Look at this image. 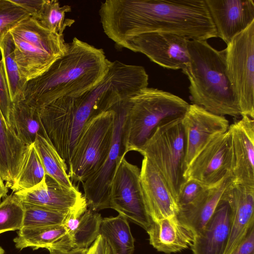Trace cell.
<instances>
[{
  "instance_id": "obj_21",
  "label": "cell",
  "mask_w": 254,
  "mask_h": 254,
  "mask_svg": "<svg viewBox=\"0 0 254 254\" xmlns=\"http://www.w3.org/2000/svg\"><path fill=\"white\" fill-rule=\"evenodd\" d=\"M232 180L231 173L217 185L206 188L193 202L179 209L177 217L191 228L195 234L198 233L212 215Z\"/></svg>"
},
{
  "instance_id": "obj_22",
  "label": "cell",
  "mask_w": 254,
  "mask_h": 254,
  "mask_svg": "<svg viewBox=\"0 0 254 254\" xmlns=\"http://www.w3.org/2000/svg\"><path fill=\"white\" fill-rule=\"evenodd\" d=\"M13 242L20 250L26 248L33 250L46 248L67 252L72 249L70 239L63 225L22 227Z\"/></svg>"
},
{
  "instance_id": "obj_26",
  "label": "cell",
  "mask_w": 254,
  "mask_h": 254,
  "mask_svg": "<svg viewBox=\"0 0 254 254\" xmlns=\"http://www.w3.org/2000/svg\"><path fill=\"white\" fill-rule=\"evenodd\" d=\"M9 32L12 36L59 57L63 56L67 49L68 43L65 42L63 35L51 32L31 16L22 19Z\"/></svg>"
},
{
  "instance_id": "obj_8",
  "label": "cell",
  "mask_w": 254,
  "mask_h": 254,
  "mask_svg": "<svg viewBox=\"0 0 254 254\" xmlns=\"http://www.w3.org/2000/svg\"><path fill=\"white\" fill-rule=\"evenodd\" d=\"M227 70L241 116L254 118V21L225 49Z\"/></svg>"
},
{
  "instance_id": "obj_6",
  "label": "cell",
  "mask_w": 254,
  "mask_h": 254,
  "mask_svg": "<svg viewBox=\"0 0 254 254\" xmlns=\"http://www.w3.org/2000/svg\"><path fill=\"white\" fill-rule=\"evenodd\" d=\"M182 119L158 127L139 152L164 178L177 202L187 181L184 176L186 140Z\"/></svg>"
},
{
  "instance_id": "obj_29",
  "label": "cell",
  "mask_w": 254,
  "mask_h": 254,
  "mask_svg": "<svg viewBox=\"0 0 254 254\" xmlns=\"http://www.w3.org/2000/svg\"><path fill=\"white\" fill-rule=\"evenodd\" d=\"M33 144L46 174L63 186L73 187L74 185L68 176L67 166L51 141L38 134Z\"/></svg>"
},
{
  "instance_id": "obj_27",
  "label": "cell",
  "mask_w": 254,
  "mask_h": 254,
  "mask_svg": "<svg viewBox=\"0 0 254 254\" xmlns=\"http://www.w3.org/2000/svg\"><path fill=\"white\" fill-rule=\"evenodd\" d=\"M10 123L18 137L25 145L34 143L38 134L47 138L38 109L23 99L12 103Z\"/></svg>"
},
{
  "instance_id": "obj_33",
  "label": "cell",
  "mask_w": 254,
  "mask_h": 254,
  "mask_svg": "<svg viewBox=\"0 0 254 254\" xmlns=\"http://www.w3.org/2000/svg\"><path fill=\"white\" fill-rule=\"evenodd\" d=\"M24 211L23 203L14 193L0 202V234L20 230L23 227Z\"/></svg>"
},
{
  "instance_id": "obj_32",
  "label": "cell",
  "mask_w": 254,
  "mask_h": 254,
  "mask_svg": "<svg viewBox=\"0 0 254 254\" xmlns=\"http://www.w3.org/2000/svg\"><path fill=\"white\" fill-rule=\"evenodd\" d=\"M71 11L68 5L60 6L57 0H45L37 20L45 28L59 35H63L65 29L70 27L75 22L74 19L65 17L66 13Z\"/></svg>"
},
{
  "instance_id": "obj_3",
  "label": "cell",
  "mask_w": 254,
  "mask_h": 254,
  "mask_svg": "<svg viewBox=\"0 0 254 254\" xmlns=\"http://www.w3.org/2000/svg\"><path fill=\"white\" fill-rule=\"evenodd\" d=\"M121 97L118 85L105 76L96 86L82 94L59 98L38 109L47 138L67 166L87 122L110 110Z\"/></svg>"
},
{
  "instance_id": "obj_19",
  "label": "cell",
  "mask_w": 254,
  "mask_h": 254,
  "mask_svg": "<svg viewBox=\"0 0 254 254\" xmlns=\"http://www.w3.org/2000/svg\"><path fill=\"white\" fill-rule=\"evenodd\" d=\"M224 195L232 210V225L225 254H229L254 223V187L236 183L232 181Z\"/></svg>"
},
{
  "instance_id": "obj_37",
  "label": "cell",
  "mask_w": 254,
  "mask_h": 254,
  "mask_svg": "<svg viewBox=\"0 0 254 254\" xmlns=\"http://www.w3.org/2000/svg\"><path fill=\"white\" fill-rule=\"evenodd\" d=\"M206 188L195 180H187L178 196L179 209L193 202Z\"/></svg>"
},
{
  "instance_id": "obj_10",
  "label": "cell",
  "mask_w": 254,
  "mask_h": 254,
  "mask_svg": "<svg viewBox=\"0 0 254 254\" xmlns=\"http://www.w3.org/2000/svg\"><path fill=\"white\" fill-rule=\"evenodd\" d=\"M115 113L113 138L109 154L101 168L82 183L84 197L90 209L109 208L111 185L116 170L126 153L123 137L126 111L123 100L112 107Z\"/></svg>"
},
{
  "instance_id": "obj_4",
  "label": "cell",
  "mask_w": 254,
  "mask_h": 254,
  "mask_svg": "<svg viewBox=\"0 0 254 254\" xmlns=\"http://www.w3.org/2000/svg\"><path fill=\"white\" fill-rule=\"evenodd\" d=\"M188 48L190 60L182 72L190 82L192 104L218 116H241L227 72L225 49L218 51L206 40H189Z\"/></svg>"
},
{
  "instance_id": "obj_13",
  "label": "cell",
  "mask_w": 254,
  "mask_h": 254,
  "mask_svg": "<svg viewBox=\"0 0 254 254\" xmlns=\"http://www.w3.org/2000/svg\"><path fill=\"white\" fill-rule=\"evenodd\" d=\"M182 123L186 140V172L196 155L213 138L227 131L230 125L225 117L215 115L192 104L189 105Z\"/></svg>"
},
{
  "instance_id": "obj_2",
  "label": "cell",
  "mask_w": 254,
  "mask_h": 254,
  "mask_svg": "<svg viewBox=\"0 0 254 254\" xmlns=\"http://www.w3.org/2000/svg\"><path fill=\"white\" fill-rule=\"evenodd\" d=\"M112 62L103 49L74 37L63 56L27 82L23 99L39 109L59 98L82 94L102 81Z\"/></svg>"
},
{
  "instance_id": "obj_31",
  "label": "cell",
  "mask_w": 254,
  "mask_h": 254,
  "mask_svg": "<svg viewBox=\"0 0 254 254\" xmlns=\"http://www.w3.org/2000/svg\"><path fill=\"white\" fill-rule=\"evenodd\" d=\"M46 172L34 144L27 145L20 170L11 190L16 192L31 189L44 179Z\"/></svg>"
},
{
  "instance_id": "obj_38",
  "label": "cell",
  "mask_w": 254,
  "mask_h": 254,
  "mask_svg": "<svg viewBox=\"0 0 254 254\" xmlns=\"http://www.w3.org/2000/svg\"><path fill=\"white\" fill-rule=\"evenodd\" d=\"M229 254H254V223Z\"/></svg>"
},
{
  "instance_id": "obj_30",
  "label": "cell",
  "mask_w": 254,
  "mask_h": 254,
  "mask_svg": "<svg viewBox=\"0 0 254 254\" xmlns=\"http://www.w3.org/2000/svg\"><path fill=\"white\" fill-rule=\"evenodd\" d=\"M1 59L12 103L23 100V94L27 82L21 77L14 57V46L12 36L8 32L0 43Z\"/></svg>"
},
{
  "instance_id": "obj_17",
  "label": "cell",
  "mask_w": 254,
  "mask_h": 254,
  "mask_svg": "<svg viewBox=\"0 0 254 254\" xmlns=\"http://www.w3.org/2000/svg\"><path fill=\"white\" fill-rule=\"evenodd\" d=\"M140 182L148 213L152 221L176 216L179 207L165 180L146 157L140 169Z\"/></svg>"
},
{
  "instance_id": "obj_23",
  "label": "cell",
  "mask_w": 254,
  "mask_h": 254,
  "mask_svg": "<svg viewBox=\"0 0 254 254\" xmlns=\"http://www.w3.org/2000/svg\"><path fill=\"white\" fill-rule=\"evenodd\" d=\"M87 205L80 206L65 215L62 224L69 236L74 249H87L99 236L102 218Z\"/></svg>"
},
{
  "instance_id": "obj_16",
  "label": "cell",
  "mask_w": 254,
  "mask_h": 254,
  "mask_svg": "<svg viewBox=\"0 0 254 254\" xmlns=\"http://www.w3.org/2000/svg\"><path fill=\"white\" fill-rule=\"evenodd\" d=\"M232 150L233 181L254 187V120L242 118L229 126Z\"/></svg>"
},
{
  "instance_id": "obj_20",
  "label": "cell",
  "mask_w": 254,
  "mask_h": 254,
  "mask_svg": "<svg viewBox=\"0 0 254 254\" xmlns=\"http://www.w3.org/2000/svg\"><path fill=\"white\" fill-rule=\"evenodd\" d=\"M146 232L150 244L165 254L177 253L191 247L195 236L194 231L177 215L152 221Z\"/></svg>"
},
{
  "instance_id": "obj_25",
  "label": "cell",
  "mask_w": 254,
  "mask_h": 254,
  "mask_svg": "<svg viewBox=\"0 0 254 254\" xmlns=\"http://www.w3.org/2000/svg\"><path fill=\"white\" fill-rule=\"evenodd\" d=\"M11 36L14 59L22 78L27 82L42 75L61 58L15 36Z\"/></svg>"
},
{
  "instance_id": "obj_9",
  "label": "cell",
  "mask_w": 254,
  "mask_h": 254,
  "mask_svg": "<svg viewBox=\"0 0 254 254\" xmlns=\"http://www.w3.org/2000/svg\"><path fill=\"white\" fill-rule=\"evenodd\" d=\"M109 208L141 226L146 231L152 223L145 203L140 182V169L121 160L113 179Z\"/></svg>"
},
{
  "instance_id": "obj_36",
  "label": "cell",
  "mask_w": 254,
  "mask_h": 254,
  "mask_svg": "<svg viewBox=\"0 0 254 254\" xmlns=\"http://www.w3.org/2000/svg\"><path fill=\"white\" fill-rule=\"evenodd\" d=\"M12 106V102L9 95V89L5 77L3 64L2 60L0 59V113L6 125L9 127H11L10 123V115Z\"/></svg>"
},
{
  "instance_id": "obj_35",
  "label": "cell",
  "mask_w": 254,
  "mask_h": 254,
  "mask_svg": "<svg viewBox=\"0 0 254 254\" xmlns=\"http://www.w3.org/2000/svg\"><path fill=\"white\" fill-rule=\"evenodd\" d=\"M28 16L30 15L24 9L10 0H0V46L2 39L9 30Z\"/></svg>"
},
{
  "instance_id": "obj_43",
  "label": "cell",
  "mask_w": 254,
  "mask_h": 254,
  "mask_svg": "<svg viewBox=\"0 0 254 254\" xmlns=\"http://www.w3.org/2000/svg\"><path fill=\"white\" fill-rule=\"evenodd\" d=\"M0 254H4V251L0 246Z\"/></svg>"
},
{
  "instance_id": "obj_12",
  "label": "cell",
  "mask_w": 254,
  "mask_h": 254,
  "mask_svg": "<svg viewBox=\"0 0 254 254\" xmlns=\"http://www.w3.org/2000/svg\"><path fill=\"white\" fill-rule=\"evenodd\" d=\"M189 40L175 34L149 32L132 38L122 48L142 53L164 68L182 70L190 60Z\"/></svg>"
},
{
  "instance_id": "obj_18",
  "label": "cell",
  "mask_w": 254,
  "mask_h": 254,
  "mask_svg": "<svg viewBox=\"0 0 254 254\" xmlns=\"http://www.w3.org/2000/svg\"><path fill=\"white\" fill-rule=\"evenodd\" d=\"M231 225V208L223 193L209 220L195 234L190 247L193 254H225Z\"/></svg>"
},
{
  "instance_id": "obj_15",
  "label": "cell",
  "mask_w": 254,
  "mask_h": 254,
  "mask_svg": "<svg viewBox=\"0 0 254 254\" xmlns=\"http://www.w3.org/2000/svg\"><path fill=\"white\" fill-rule=\"evenodd\" d=\"M217 37L227 45L254 21L253 0H204Z\"/></svg>"
},
{
  "instance_id": "obj_34",
  "label": "cell",
  "mask_w": 254,
  "mask_h": 254,
  "mask_svg": "<svg viewBox=\"0 0 254 254\" xmlns=\"http://www.w3.org/2000/svg\"><path fill=\"white\" fill-rule=\"evenodd\" d=\"M23 227H37L62 225L67 213L36 205L23 204Z\"/></svg>"
},
{
  "instance_id": "obj_41",
  "label": "cell",
  "mask_w": 254,
  "mask_h": 254,
  "mask_svg": "<svg viewBox=\"0 0 254 254\" xmlns=\"http://www.w3.org/2000/svg\"><path fill=\"white\" fill-rule=\"evenodd\" d=\"M87 249H76L67 252H61L53 249L49 250L50 254H87Z\"/></svg>"
},
{
  "instance_id": "obj_28",
  "label": "cell",
  "mask_w": 254,
  "mask_h": 254,
  "mask_svg": "<svg viewBox=\"0 0 254 254\" xmlns=\"http://www.w3.org/2000/svg\"><path fill=\"white\" fill-rule=\"evenodd\" d=\"M99 235L107 241L114 254H131L134 251V240L127 219L120 214L103 218Z\"/></svg>"
},
{
  "instance_id": "obj_24",
  "label": "cell",
  "mask_w": 254,
  "mask_h": 254,
  "mask_svg": "<svg viewBox=\"0 0 254 254\" xmlns=\"http://www.w3.org/2000/svg\"><path fill=\"white\" fill-rule=\"evenodd\" d=\"M27 146L6 125L0 113V176L7 188L11 189L14 185Z\"/></svg>"
},
{
  "instance_id": "obj_11",
  "label": "cell",
  "mask_w": 254,
  "mask_h": 254,
  "mask_svg": "<svg viewBox=\"0 0 254 254\" xmlns=\"http://www.w3.org/2000/svg\"><path fill=\"white\" fill-rule=\"evenodd\" d=\"M232 169V145L228 130L213 138L196 155L184 176L186 180H193L210 188L231 174Z\"/></svg>"
},
{
  "instance_id": "obj_14",
  "label": "cell",
  "mask_w": 254,
  "mask_h": 254,
  "mask_svg": "<svg viewBox=\"0 0 254 254\" xmlns=\"http://www.w3.org/2000/svg\"><path fill=\"white\" fill-rule=\"evenodd\" d=\"M14 194L25 204L33 205L67 213L87 202L74 186H63L48 174L35 187Z\"/></svg>"
},
{
  "instance_id": "obj_1",
  "label": "cell",
  "mask_w": 254,
  "mask_h": 254,
  "mask_svg": "<svg viewBox=\"0 0 254 254\" xmlns=\"http://www.w3.org/2000/svg\"><path fill=\"white\" fill-rule=\"evenodd\" d=\"M99 13L105 34L122 48L149 32L172 33L190 40L217 37L204 0H106Z\"/></svg>"
},
{
  "instance_id": "obj_42",
  "label": "cell",
  "mask_w": 254,
  "mask_h": 254,
  "mask_svg": "<svg viewBox=\"0 0 254 254\" xmlns=\"http://www.w3.org/2000/svg\"><path fill=\"white\" fill-rule=\"evenodd\" d=\"M8 188L4 184L3 180L0 176V200L1 199L5 196L8 191Z\"/></svg>"
},
{
  "instance_id": "obj_40",
  "label": "cell",
  "mask_w": 254,
  "mask_h": 254,
  "mask_svg": "<svg viewBox=\"0 0 254 254\" xmlns=\"http://www.w3.org/2000/svg\"><path fill=\"white\" fill-rule=\"evenodd\" d=\"M87 254H114V253L107 241L101 235H99L88 250Z\"/></svg>"
},
{
  "instance_id": "obj_5",
  "label": "cell",
  "mask_w": 254,
  "mask_h": 254,
  "mask_svg": "<svg viewBox=\"0 0 254 254\" xmlns=\"http://www.w3.org/2000/svg\"><path fill=\"white\" fill-rule=\"evenodd\" d=\"M126 116L123 144L126 154L140 152L157 128L182 119L190 104L180 97L146 87L123 100Z\"/></svg>"
},
{
  "instance_id": "obj_7",
  "label": "cell",
  "mask_w": 254,
  "mask_h": 254,
  "mask_svg": "<svg viewBox=\"0 0 254 254\" xmlns=\"http://www.w3.org/2000/svg\"><path fill=\"white\" fill-rule=\"evenodd\" d=\"M114 117L111 108L92 118L85 124L67 167L72 183H83L104 163L111 145Z\"/></svg>"
},
{
  "instance_id": "obj_39",
  "label": "cell",
  "mask_w": 254,
  "mask_h": 254,
  "mask_svg": "<svg viewBox=\"0 0 254 254\" xmlns=\"http://www.w3.org/2000/svg\"><path fill=\"white\" fill-rule=\"evenodd\" d=\"M12 2L24 9L30 16L38 20L45 0H10Z\"/></svg>"
}]
</instances>
